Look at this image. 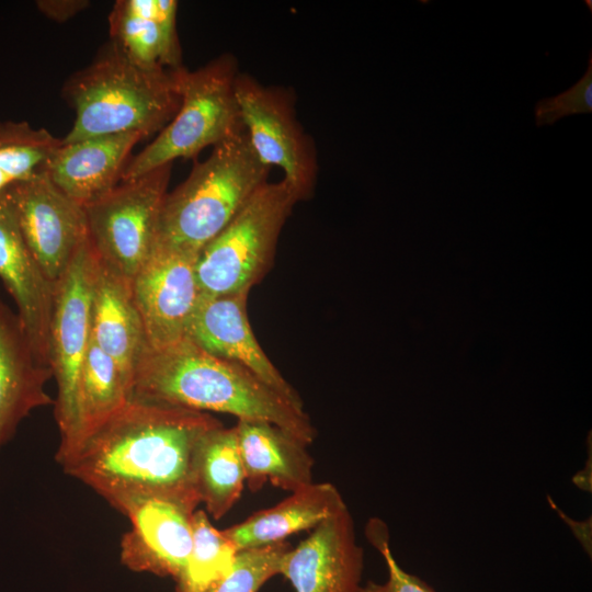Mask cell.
<instances>
[{
    "label": "cell",
    "mask_w": 592,
    "mask_h": 592,
    "mask_svg": "<svg viewBox=\"0 0 592 592\" xmlns=\"http://www.w3.org/2000/svg\"><path fill=\"white\" fill-rule=\"evenodd\" d=\"M362 571L363 549L346 505L287 550L280 568L295 592H361Z\"/></svg>",
    "instance_id": "7c38bea8"
},
{
    "label": "cell",
    "mask_w": 592,
    "mask_h": 592,
    "mask_svg": "<svg viewBox=\"0 0 592 592\" xmlns=\"http://www.w3.org/2000/svg\"><path fill=\"white\" fill-rule=\"evenodd\" d=\"M132 398L269 422L307 446L316 439L305 410L249 371L206 352L187 338L158 349L146 345L134 372Z\"/></svg>",
    "instance_id": "7a4b0ae2"
},
{
    "label": "cell",
    "mask_w": 592,
    "mask_h": 592,
    "mask_svg": "<svg viewBox=\"0 0 592 592\" xmlns=\"http://www.w3.org/2000/svg\"><path fill=\"white\" fill-rule=\"evenodd\" d=\"M221 422L207 412L135 398L90 431L60 466L121 513L145 499L198 506L193 456Z\"/></svg>",
    "instance_id": "6da1fadb"
},
{
    "label": "cell",
    "mask_w": 592,
    "mask_h": 592,
    "mask_svg": "<svg viewBox=\"0 0 592 592\" xmlns=\"http://www.w3.org/2000/svg\"><path fill=\"white\" fill-rule=\"evenodd\" d=\"M591 452L589 453V460L587 462L584 468L580 471H578L573 478H572V481L573 483L580 488L581 490L583 491H589L591 492V477H592V470H591Z\"/></svg>",
    "instance_id": "4dcf8cb0"
},
{
    "label": "cell",
    "mask_w": 592,
    "mask_h": 592,
    "mask_svg": "<svg viewBox=\"0 0 592 592\" xmlns=\"http://www.w3.org/2000/svg\"><path fill=\"white\" fill-rule=\"evenodd\" d=\"M291 548L284 540L239 551L230 569L206 592H258L269 579L280 574L282 558Z\"/></svg>",
    "instance_id": "484cf974"
},
{
    "label": "cell",
    "mask_w": 592,
    "mask_h": 592,
    "mask_svg": "<svg viewBox=\"0 0 592 592\" xmlns=\"http://www.w3.org/2000/svg\"><path fill=\"white\" fill-rule=\"evenodd\" d=\"M548 502L554 510L558 513V515L568 524L570 530L572 531L574 537L579 540V543L582 545L583 549L591 556V549H592V540H591V528H592V519L589 517L585 521L578 522L569 516H567L558 506L555 504V502L550 499L548 496Z\"/></svg>",
    "instance_id": "f546056e"
},
{
    "label": "cell",
    "mask_w": 592,
    "mask_h": 592,
    "mask_svg": "<svg viewBox=\"0 0 592 592\" xmlns=\"http://www.w3.org/2000/svg\"><path fill=\"white\" fill-rule=\"evenodd\" d=\"M196 254L171 247L156 248L135 275L130 288L145 330L147 346L162 348L186 338L203 297Z\"/></svg>",
    "instance_id": "8fae6325"
},
{
    "label": "cell",
    "mask_w": 592,
    "mask_h": 592,
    "mask_svg": "<svg viewBox=\"0 0 592 592\" xmlns=\"http://www.w3.org/2000/svg\"><path fill=\"white\" fill-rule=\"evenodd\" d=\"M193 543L186 565L175 580L177 592H206L232 566L239 553L203 510L192 515Z\"/></svg>",
    "instance_id": "d4e9b609"
},
{
    "label": "cell",
    "mask_w": 592,
    "mask_h": 592,
    "mask_svg": "<svg viewBox=\"0 0 592 592\" xmlns=\"http://www.w3.org/2000/svg\"><path fill=\"white\" fill-rule=\"evenodd\" d=\"M236 96L244 129L259 158L270 168L283 170V180L298 201L310 197L317 179L316 152L296 117L291 93L239 72Z\"/></svg>",
    "instance_id": "9c48e42d"
},
{
    "label": "cell",
    "mask_w": 592,
    "mask_h": 592,
    "mask_svg": "<svg viewBox=\"0 0 592 592\" xmlns=\"http://www.w3.org/2000/svg\"><path fill=\"white\" fill-rule=\"evenodd\" d=\"M346 504L330 482H312L276 505L258 511L223 530L238 551L284 542L295 533L314 530Z\"/></svg>",
    "instance_id": "44dd1931"
},
{
    "label": "cell",
    "mask_w": 592,
    "mask_h": 592,
    "mask_svg": "<svg viewBox=\"0 0 592 592\" xmlns=\"http://www.w3.org/2000/svg\"><path fill=\"white\" fill-rule=\"evenodd\" d=\"M5 195L27 249L56 284L88 238L84 207L58 190L45 170Z\"/></svg>",
    "instance_id": "30bf717a"
},
{
    "label": "cell",
    "mask_w": 592,
    "mask_h": 592,
    "mask_svg": "<svg viewBox=\"0 0 592 592\" xmlns=\"http://www.w3.org/2000/svg\"><path fill=\"white\" fill-rule=\"evenodd\" d=\"M61 139L27 122L0 121V196L45 170Z\"/></svg>",
    "instance_id": "cb8c5ba5"
},
{
    "label": "cell",
    "mask_w": 592,
    "mask_h": 592,
    "mask_svg": "<svg viewBox=\"0 0 592 592\" xmlns=\"http://www.w3.org/2000/svg\"><path fill=\"white\" fill-rule=\"evenodd\" d=\"M299 202L286 181L263 184L198 254L203 297L249 294L271 270L278 238Z\"/></svg>",
    "instance_id": "8992f818"
},
{
    "label": "cell",
    "mask_w": 592,
    "mask_h": 592,
    "mask_svg": "<svg viewBox=\"0 0 592 592\" xmlns=\"http://www.w3.org/2000/svg\"><path fill=\"white\" fill-rule=\"evenodd\" d=\"M144 138L140 133L129 132L61 141L45 172L58 190L84 207L121 182L132 149Z\"/></svg>",
    "instance_id": "2e32d148"
},
{
    "label": "cell",
    "mask_w": 592,
    "mask_h": 592,
    "mask_svg": "<svg viewBox=\"0 0 592 592\" xmlns=\"http://www.w3.org/2000/svg\"><path fill=\"white\" fill-rule=\"evenodd\" d=\"M89 4L82 0H44L38 1V9L48 18L62 22L82 11Z\"/></svg>",
    "instance_id": "f1b7e54d"
},
{
    "label": "cell",
    "mask_w": 592,
    "mask_h": 592,
    "mask_svg": "<svg viewBox=\"0 0 592 592\" xmlns=\"http://www.w3.org/2000/svg\"><path fill=\"white\" fill-rule=\"evenodd\" d=\"M50 367L38 362L16 315L0 298V449L36 408L54 405L45 391Z\"/></svg>",
    "instance_id": "e0dca14e"
},
{
    "label": "cell",
    "mask_w": 592,
    "mask_h": 592,
    "mask_svg": "<svg viewBox=\"0 0 592 592\" xmlns=\"http://www.w3.org/2000/svg\"><path fill=\"white\" fill-rule=\"evenodd\" d=\"M361 592H384V585L369 582L365 588H362Z\"/></svg>",
    "instance_id": "1f68e13d"
},
{
    "label": "cell",
    "mask_w": 592,
    "mask_h": 592,
    "mask_svg": "<svg viewBox=\"0 0 592 592\" xmlns=\"http://www.w3.org/2000/svg\"><path fill=\"white\" fill-rule=\"evenodd\" d=\"M177 69L141 67L110 42L65 83L62 93L76 118L61 141L162 130L181 104Z\"/></svg>",
    "instance_id": "3957f363"
},
{
    "label": "cell",
    "mask_w": 592,
    "mask_h": 592,
    "mask_svg": "<svg viewBox=\"0 0 592 592\" xmlns=\"http://www.w3.org/2000/svg\"><path fill=\"white\" fill-rule=\"evenodd\" d=\"M174 0H118L110 15L111 42L148 69L181 67Z\"/></svg>",
    "instance_id": "ac0fdd59"
},
{
    "label": "cell",
    "mask_w": 592,
    "mask_h": 592,
    "mask_svg": "<svg viewBox=\"0 0 592 592\" xmlns=\"http://www.w3.org/2000/svg\"><path fill=\"white\" fill-rule=\"evenodd\" d=\"M365 534L369 543L383 556L388 569V580L384 584V592H435L425 581L405 571L398 565L389 547L388 528L382 520L371 519Z\"/></svg>",
    "instance_id": "83f0119b"
},
{
    "label": "cell",
    "mask_w": 592,
    "mask_h": 592,
    "mask_svg": "<svg viewBox=\"0 0 592 592\" xmlns=\"http://www.w3.org/2000/svg\"><path fill=\"white\" fill-rule=\"evenodd\" d=\"M90 327L91 339L119 365L133 386L137 362L147 345L144 326L132 288L102 265L95 254Z\"/></svg>",
    "instance_id": "d6986e66"
},
{
    "label": "cell",
    "mask_w": 592,
    "mask_h": 592,
    "mask_svg": "<svg viewBox=\"0 0 592 592\" xmlns=\"http://www.w3.org/2000/svg\"><path fill=\"white\" fill-rule=\"evenodd\" d=\"M181 104L168 125L128 160L121 182L139 178L178 158H192L244 130L236 96V58L225 54L196 70L177 69Z\"/></svg>",
    "instance_id": "5b68a950"
},
{
    "label": "cell",
    "mask_w": 592,
    "mask_h": 592,
    "mask_svg": "<svg viewBox=\"0 0 592 592\" xmlns=\"http://www.w3.org/2000/svg\"><path fill=\"white\" fill-rule=\"evenodd\" d=\"M0 280L13 298L16 315L38 362L49 366V329L55 284L27 249L7 195L0 196Z\"/></svg>",
    "instance_id": "9a60e30c"
},
{
    "label": "cell",
    "mask_w": 592,
    "mask_h": 592,
    "mask_svg": "<svg viewBox=\"0 0 592 592\" xmlns=\"http://www.w3.org/2000/svg\"><path fill=\"white\" fill-rule=\"evenodd\" d=\"M130 398L132 382L91 339L79 378V436L75 449L90 431L123 408Z\"/></svg>",
    "instance_id": "603a6c76"
},
{
    "label": "cell",
    "mask_w": 592,
    "mask_h": 592,
    "mask_svg": "<svg viewBox=\"0 0 592 592\" xmlns=\"http://www.w3.org/2000/svg\"><path fill=\"white\" fill-rule=\"evenodd\" d=\"M248 295L202 297L186 338L206 352L249 371L295 407L305 410L298 392L271 362L251 329Z\"/></svg>",
    "instance_id": "4fadbf2b"
},
{
    "label": "cell",
    "mask_w": 592,
    "mask_h": 592,
    "mask_svg": "<svg viewBox=\"0 0 592 592\" xmlns=\"http://www.w3.org/2000/svg\"><path fill=\"white\" fill-rule=\"evenodd\" d=\"M592 112V54L583 77L567 91L538 101L534 109L537 127L553 125L560 118Z\"/></svg>",
    "instance_id": "4316f807"
},
{
    "label": "cell",
    "mask_w": 592,
    "mask_h": 592,
    "mask_svg": "<svg viewBox=\"0 0 592 592\" xmlns=\"http://www.w3.org/2000/svg\"><path fill=\"white\" fill-rule=\"evenodd\" d=\"M269 171L246 129L214 146L209 157L167 193L157 244L198 255L267 182Z\"/></svg>",
    "instance_id": "277c9868"
},
{
    "label": "cell",
    "mask_w": 592,
    "mask_h": 592,
    "mask_svg": "<svg viewBox=\"0 0 592 592\" xmlns=\"http://www.w3.org/2000/svg\"><path fill=\"white\" fill-rule=\"evenodd\" d=\"M192 470L200 502L220 520L238 501L246 482L236 428L221 423L208 430L195 448Z\"/></svg>",
    "instance_id": "7402d4cb"
},
{
    "label": "cell",
    "mask_w": 592,
    "mask_h": 592,
    "mask_svg": "<svg viewBox=\"0 0 592 592\" xmlns=\"http://www.w3.org/2000/svg\"><path fill=\"white\" fill-rule=\"evenodd\" d=\"M172 163L119 182L84 206L88 239L98 261L130 287L152 254Z\"/></svg>",
    "instance_id": "52a82bcc"
},
{
    "label": "cell",
    "mask_w": 592,
    "mask_h": 592,
    "mask_svg": "<svg viewBox=\"0 0 592 592\" xmlns=\"http://www.w3.org/2000/svg\"><path fill=\"white\" fill-rule=\"evenodd\" d=\"M192 510L163 499H145L124 513L132 528L121 540V561L128 569L174 580L182 573L192 543Z\"/></svg>",
    "instance_id": "5bb4252c"
},
{
    "label": "cell",
    "mask_w": 592,
    "mask_h": 592,
    "mask_svg": "<svg viewBox=\"0 0 592 592\" xmlns=\"http://www.w3.org/2000/svg\"><path fill=\"white\" fill-rule=\"evenodd\" d=\"M93 266L94 253L87 238L55 284L48 356L57 384L54 414L60 433L59 465L72 453L79 436V378L91 340Z\"/></svg>",
    "instance_id": "ba28073f"
},
{
    "label": "cell",
    "mask_w": 592,
    "mask_h": 592,
    "mask_svg": "<svg viewBox=\"0 0 592 592\" xmlns=\"http://www.w3.org/2000/svg\"><path fill=\"white\" fill-rule=\"evenodd\" d=\"M235 428L251 490L269 481L294 492L314 482V458L307 445L292 434L264 421L238 420Z\"/></svg>",
    "instance_id": "ffe728a7"
}]
</instances>
